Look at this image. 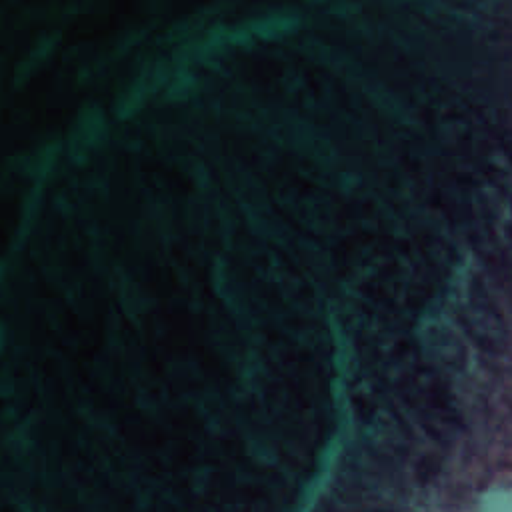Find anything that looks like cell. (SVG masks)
I'll return each mask as SVG.
<instances>
[]
</instances>
